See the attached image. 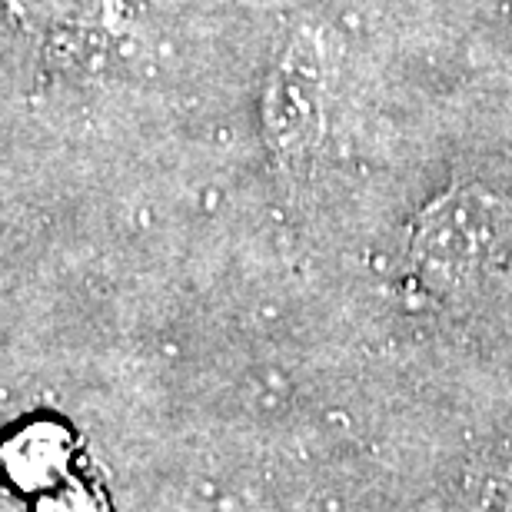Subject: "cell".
Here are the masks:
<instances>
[{
    "instance_id": "6da1fadb",
    "label": "cell",
    "mask_w": 512,
    "mask_h": 512,
    "mask_svg": "<svg viewBox=\"0 0 512 512\" xmlns=\"http://www.w3.org/2000/svg\"><path fill=\"white\" fill-rule=\"evenodd\" d=\"M14 4L34 30L60 37H94L117 17V0H14Z\"/></svg>"
}]
</instances>
